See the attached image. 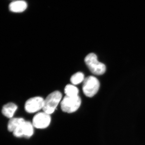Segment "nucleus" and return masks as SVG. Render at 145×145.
I'll use <instances>...</instances> for the list:
<instances>
[{"mask_svg": "<svg viewBox=\"0 0 145 145\" xmlns=\"http://www.w3.org/2000/svg\"><path fill=\"white\" fill-rule=\"evenodd\" d=\"M44 99L41 97L37 96L28 99L25 105V111L28 113L37 112L42 109L44 106Z\"/></svg>", "mask_w": 145, "mask_h": 145, "instance_id": "nucleus-5", "label": "nucleus"}, {"mask_svg": "<svg viewBox=\"0 0 145 145\" xmlns=\"http://www.w3.org/2000/svg\"><path fill=\"white\" fill-rule=\"evenodd\" d=\"M100 86L99 81L96 77L88 76L85 78L83 82V92L87 97H93L98 92Z\"/></svg>", "mask_w": 145, "mask_h": 145, "instance_id": "nucleus-3", "label": "nucleus"}, {"mask_svg": "<svg viewBox=\"0 0 145 145\" xmlns=\"http://www.w3.org/2000/svg\"><path fill=\"white\" fill-rule=\"evenodd\" d=\"M25 121L23 118H11L8 121L7 125V129L8 131L13 132Z\"/></svg>", "mask_w": 145, "mask_h": 145, "instance_id": "nucleus-10", "label": "nucleus"}, {"mask_svg": "<svg viewBox=\"0 0 145 145\" xmlns=\"http://www.w3.org/2000/svg\"><path fill=\"white\" fill-rule=\"evenodd\" d=\"M79 92V89L74 85H67L65 87V93L66 94V96H78Z\"/></svg>", "mask_w": 145, "mask_h": 145, "instance_id": "nucleus-11", "label": "nucleus"}, {"mask_svg": "<svg viewBox=\"0 0 145 145\" xmlns=\"http://www.w3.org/2000/svg\"><path fill=\"white\" fill-rule=\"evenodd\" d=\"M84 61L89 70L94 75H102L106 72V66L98 61L97 56L94 53L88 54L85 58Z\"/></svg>", "mask_w": 145, "mask_h": 145, "instance_id": "nucleus-1", "label": "nucleus"}, {"mask_svg": "<svg viewBox=\"0 0 145 145\" xmlns=\"http://www.w3.org/2000/svg\"><path fill=\"white\" fill-rule=\"evenodd\" d=\"M27 4L24 1H17L12 2L9 5V10L14 13H21L27 8Z\"/></svg>", "mask_w": 145, "mask_h": 145, "instance_id": "nucleus-8", "label": "nucleus"}, {"mask_svg": "<svg viewBox=\"0 0 145 145\" xmlns=\"http://www.w3.org/2000/svg\"><path fill=\"white\" fill-rule=\"evenodd\" d=\"M62 97V94L58 91L50 93L44 100L42 108L43 112L50 115L53 113L61 100Z\"/></svg>", "mask_w": 145, "mask_h": 145, "instance_id": "nucleus-2", "label": "nucleus"}, {"mask_svg": "<svg viewBox=\"0 0 145 145\" xmlns=\"http://www.w3.org/2000/svg\"><path fill=\"white\" fill-rule=\"evenodd\" d=\"M81 104V99L79 96H65L61 102V108L64 112L72 113L78 110Z\"/></svg>", "mask_w": 145, "mask_h": 145, "instance_id": "nucleus-4", "label": "nucleus"}, {"mask_svg": "<svg viewBox=\"0 0 145 145\" xmlns=\"http://www.w3.org/2000/svg\"><path fill=\"white\" fill-rule=\"evenodd\" d=\"M51 121L50 115L44 112H39L35 115L32 124L37 129H45L49 125Z\"/></svg>", "mask_w": 145, "mask_h": 145, "instance_id": "nucleus-7", "label": "nucleus"}, {"mask_svg": "<svg viewBox=\"0 0 145 145\" xmlns=\"http://www.w3.org/2000/svg\"><path fill=\"white\" fill-rule=\"evenodd\" d=\"M17 108L18 106L16 104L8 103L3 107L2 113L5 117L11 119L13 118Z\"/></svg>", "mask_w": 145, "mask_h": 145, "instance_id": "nucleus-9", "label": "nucleus"}, {"mask_svg": "<svg viewBox=\"0 0 145 145\" xmlns=\"http://www.w3.org/2000/svg\"><path fill=\"white\" fill-rule=\"evenodd\" d=\"M84 75L82 72H76L71 76V82L72 85L79 84L83 82L84 80Z\"/></svg>", "mask_w": 145, "mask_h": 145, "instance_id": "nucleus-12", "label": "nucleus"}, {"mask_svg": "<svg viewBox=\"0 0 145 145\" xmlns=\"http://www.w3.org/2000/svg\"><path fill=\"white\" fill-rule=\"evenodd\" d=\"M34 126L29 121H25L13 132L15 137H30L34 133Z\"/></svg>", "mask_w": 145, "mask_h": 145, "instance_id": "nucleus-6", "label": "nucleus"}]
</instances>
